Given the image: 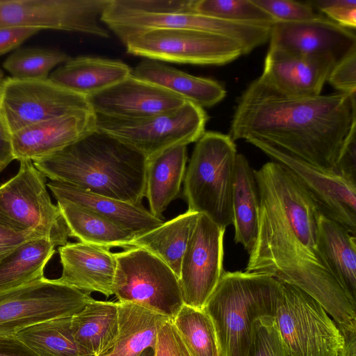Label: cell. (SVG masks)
<instances>
[{"label": "cell", "instance_id": "cell-1", "mask_svg": "<svg viewBox=\"0 0 356 356\" xmlns=\"http://www.w3.org/2000/svg\"><path fill=\"white\" fill-rule=\"evenodd\" d=\"M254 172L259 229L245 272L296 286L318 302L337 327H355L356 302L334 276L318 247V207L281 164L267 162Z\"/></svg>", "mask_w": 356, "mask_h": 356}, {"label": "cell", "instance_id": "cell-2", "mask_svg": "<svg viewBox=\"0 0 356 356\" xmlns=\"http://www.w3.org/2000/svg\"><path fill=\"white\" fill-rule=\"evenodd\" d=\"M355 122L356 93L293 96L259 76L237 100L229 136L268 157L287 155L337 174L336 161Z\"/></svg>", "mask_w": 356, "mask_h": 356}, {"label": "cell", "instance_id": "cell-3", "mask_svg": "<svg viewBox=\"0 0 356 356\" xmlns=\"http://www.w3.org/2000/svg\"><path fill=\"white\" fill-rule=\"evenodd\" d=\"M147 159L134 148L95 130L64 149L33 163L52 181L141 204Z\"/></svg>", "mask_w": 356, "mask_h": 356}, {"label": "cell", "instance_id": "cell-4", "mask_svg": "<svg viewBox=\"0 0 356 356\" xmlns=\"http://www.w3.org/2000/svg\"><path fill=\"white\" fill-rule=\"evenodd\" d=\"M279 283L266 274L224 271L202 309L212 320L220 356H248L254 323L273 316Z\"/></svg>", "mask_w": 356, "mask_h": 356}, {"label": "cell", "instance_id": "cell-5", "mask_svg": "<svg viewBox=\"0 0 356 356\" xmlns=\"http://www.w3.org/2000/svg\"><path fill=\"white\" fill-rule=\"evenodd\" d=\"M236 155L229 135L205 131L196 141L184 179L188 211L204 214L225 229L233 222Z\"/></svg>", "mask_w": 356, "mask_h": 356}, {"label": "cell", "instance_id": "cell-6", "mask_svg": "<svg viewBox=\"0 0 356 356\" xmlns=\"http://www.w3.org/2000/svg\"><path fill=\"white\" fill-rule=\"evenodd\" d=\"M273 317L291 356H339L343 342L336 323L302 290L280 280Z\"/></svg>", "mask_w": 356, "mask_h": 356}, {"label": "cell", "instance_id": "cell-7", "mask_svg": "<svg viewBox=\"0 0 356 356\" xmlns=\"http://www.w3.org/2000/svg\"><path fill=\"white\" fill-rule=\"evenodd\" d=\"M113 294L173 320L184 305L179 280L171 268L149 251L131 247L115 252Z\"/></svg>", "mask_w": 356, "mask_h": 356}, {"label": "cell", "instance_id": "cell-8", "mask_svg": "<svg viewBox=\"0 0 356 356\" xmlns=\"http://www.w3.org/2000/svg\"><path fill=\"white\" fill-rule=\"evenodd\" d=\"M96 115V130L143 154L147 159L173 146L196 142L205 132L208 116L189 102L179 108L138 119Z\"/></svg>", "mask_w": 356, "mask_h": 356}, {"label": "cell", "instance_id": "cell-9", "mask_svg": "<svg viewBox=\"0 0 356 356\" xmlns=\"http://www.w3.org/2000/svg\"><path fill=\"white\" fill-rule=\"evenodd\" d=\"M47 186L46 177L31 161H19L17 173L0 186V215L17 229L61 246L68 242L69 232Z\"/></svg>", "mask_w": 356, "mask_h": 356}, {"label": "cell", "instance_id": "cell-10", "mask_svg": "<svg viewBox=\"0 0 356 356\" xmlns=\"http://www.w3.org/2000/svg\"><path fill=\"white\" fill-rule=\"evenodd\" d=\"M124 44L129 54L175 63L222 65L243 55L241 45L230 38L190 29H150Z\"/></svg>", "mask_w": 356, "mask_h": 356}, {"label": "cell", "instance_id": "cell-11", "mask_svg": "<svg viewBox=\"0 0 356 356\" xmlns=\"http://www.w3.org/2000/svg\"><path fill=\"white\" fill-rule=\"evenodd\" d=\"M94 299L90 294L44 277L0 293V334L48 320L71 317Z\"/></svg>", "mask_w": 356, "mask_h": 356}, {"label": "cell", "instance_id": "cell-12", "mask_svg": "<svg viewBox=\"0 0 356 356\" xmlns=\"http://www.w3.org/2000/svg\"><path fill=\"white\" fill-rule=\"evenodd\" d=\"M88 111H93L88 97L49 78L19 79L8 76L0 88V113L11 134L31 124Z\"/></svg>", "mask_w": 356, "mask_h": 356}, {"label": "cell", "instance_id": "cell-13", "mask_svg": "<svg viewBox=\"0 0 356 356\" xmlns=\"http://www.w3.org/2000/svg\"><path fill=\"white\" fill-rule=\"evenodd\" d=\"M109 0H0V28L33 27L107 38L101 21Z\"/></svg>", "mask_w": 356, "mask_h": 356}, {"label": "cell", "instance_id": "cell-14", "mask_svg": "<svg viewBox=\"0 0 356 356\" xmlns=\"http://www.w3.org/2000/svg\"><path fill=\"white\" fill-rule=\"evenodd\" d=\"M225 229L200 213L184 253L179 284L184 304L202 309L223 273Z\"/></svg>", "mask_w": 356, "mask_h": 356}, {"label": "cell", "instance_id": "cell-15", "mask_svg": "<svg viewBox=\"0 0 356 356\" xmlns=\"http://www.w3.org/2000/svg\"><path fill=\"white\" fill-rule=\"evenodd\" d=\"M101 21L124 44L130 37L155 29H190L225 35L237 41L243 55L269 40L270 27L221 19L196 13H165L105 17Z\"/></svg>", "mask_w": 356, "mask_h": 356}, {"label": "cell", "instance_id": "cell-16", "mask_svg": "<svg viewBox=\"0 0 356 356\" xmlns=\"http://www.w3.org/2000/svg\"><path fill=\"white\" fill-rule=\"evenodd\" d=\"M269 44V47L298 55L337 63L356 49V37L350 29L322 15L313 19L274 24Z\"/></svg>", "mask_w": 356, "mask_h": 356}, {"label": "cell", "instance_id": "cell-17", "mask_svg": "<svg viewBox=\"0 0 356 356\" xmlns=\"http://www.w3.org/2000/svg\"><path fill=\"white\" fill-rule=\"evenodd\" d=\"M270 158L296 177L321 213L355 236L356 182L290 156L276 154Z\"/></svg>", "mask_w": 356, "mask_h": 356}, {"label": "cell", "instance_id": "cell-18", "mask_svg": "<svg viewBox=\"0 0 356 356\" xmlns=\"http://www.w3.org/2000/svg\"><path fill=\"white\" fill-rule=\"evenodd\" d=\"M88 99L95 114L120 119H138L170 112L187 101L131 74Z\"/></svg>", "mask_w": 356, "mask_h": 356}, {"label": "cell", "instance_id": "cell-19", "mask_svg": "<svg viewBox=\"0 0 356 356\" xmlns=\"http://www.w3.org/2000/svg\"><path fill=\"white\" fill-rule=\"evenodd\" d=\"M96 130L93 111L31 124L11 134L15 160L37 161L49 157Z\"/></svg>", "mask_w": 356, "mask_h": 356}, {"label": "cell", "instance_id": "cell-20", "mask_svg": "<svg viewBox=\"0 0 356 356\" xmlns=\"http://www.w3.org/2000/svg\"><path fill=\"white\" fill-rule=\"evenodd\" d=\"M336 63L329 58L307 57L269 47L260 77L285 94L316 96L321 95Z\"/></svg>", "mask_w": 356, "mask_h": 356}, {"label": "cell", "instance_id": "cell-21", "mask_svg": "<svg viewBox=\"0 0 356 356\" xmlns=\"http://www.w3.org/2000/svg\"><path fill=\"white\" fill-rule=\"evenodd\" d=\"M62 274L58 280L90 294L113 295L116 261L110 248L83 242L59 246Z\"/></svg>", "mask_w": 356, "mask_h": 356}, {"label": "cell", "instance_id": "cell-22", "mask_svg": "<svg viewBox=\"0 0 356 356\" xmlns=\"http://www.w3.org/2000/svg\"><path fill=\"white\" fill-rule=\"evenodd\" d=\"M47 186L56 200H63L82 207L103 218L140 235L164 222L141 204L102 196L58 181Z\"/></svg>", "mask_w": 356, "mask_h": 356}, {"label": "cell", "instance_id": "cell-23", "mask_svg": "<svg viewBox=\"0 0 356 356\" xmlns=\"http://www.w3.org/2000/svg\"><path fill=\"white\" fill-rule=\"evenodd\" d=\"M131 70L118 60L81 56L70 58L59 65L49 79L72 92L89 97L127 78Z\"/></svg>", "mask_w": 356, "mask_h": 356}, {"label": "cell", "instance_id": "cell-24", "mask_svg": "<svg viewBox=\"0 0 356 356\" xmlns=\"http://www.w3.org/2000/svg\"><path fill=\"white\" fill-rule=\"evenodd\" d=\"M131 75L160 86L202 108H209L226 96L218 81L193 76L151 59L142 60L132 69Z\"/></svg>", "mask_w": 356, "mask_h": 356}, {"label": "cell", "instance_id": "cell-25", "mask_svg": "<svg viewBox=\"0 0 356 356\" xmlns=\"http://www.w3.org/2000/svg\"><path fill=\"white\" fill-rule=\"evenodd\" d=\"M188 159L187 145L168 148L147 159L145 197L149 212L162 219L163 213L179 194Z\"/></svg>", "mask_w": 356, "mask_h": 356}, {"label": "cell", "instance_id": "cell-26", "mask_svg": "<svg viewBox=\"0 0 356 356\" xmlns=\"http://www.w3.org/2000/svg\"><path fill=\"white\" fill-rule=\"evenodd\" d=\"M118 302V334L113 343L98 356H138L155 348L166 316L129 302Z\"/></svg>", "mask_w": 356, "mask_h": 356}, {"label": "cell", "instance_id": "cell-27", "mask_svg": "<svg viewBox=\"0 0 356 356\" xmlns=\"http://www.w3.org/2000/svg\"><path fill=\"white\" fill-rule=\"evenodd\" d=\"M356 238L337 222L319 213L318 244L331 272L356 302Z\"/></svg>", "mask_w": 356, "mask_h": 356}, {"label": "cell", "instance_id": "cell-28", "mask_svg": "<svg viewBox=\"0 0 356 356\" xmlns=\"http://www.w3.org/2000/svg\"><path fill=\"white\" fill-rule=\"evenodd\" d=\"M254 170L246 157L237 154L232 194L234 242L248 252L252 250L259 229V197Z\"/></svg>", "mask_w": 356, "mask_h": 356}, {"label": "cell", "instance_id": "cell-29", "mask_svg": "<svg viewBox=\"0 0 356 356\" xmlns=\"http://www.w3.org/2000/svg\"><path fill=\"white\" fill-rule=\"evenodd\" d=\"M199 216L198 213L187 210L159 227L136 236L129 248H141L154 254L171 268L179 280L182 257Z\"/></svg>", "mask_w": 356, "mask_h": 356}, {"label": "cell", "instance_id": "cell-30", "mask_svg": "<svg viewBox=\"0 0 356 356\" xmlns=\"http://www.w3.org/2000/svg\"><path fill=\"white\" fill-rule=\"evenodd\" d=\"M74 339L91 356H98L118 334V302L93 300L72 316Z\"/></svg>", "mask_w": 356, "mask_h": 356}, {"label": "cell", "instance_id": "cell-31", "mask_svg": "<svg viewBox=\"0 0 356 356\" xmlns=\"http://www.w3.org/2000/svg\"><path fill=\"white\" fill-rule=\"evenodd\" d=\"M56 200L70 237L110 249H127L137 236L82 207L63 200Z\"/></svg>", "mask_w": 356, "mask_h": 356}, {"label": "cell", "instance_id": "cell-32", "mask_svg": "<svg viewBox=\"0 0 356 356\" xmlns=\"http://www.w3.org/2000/svg\"><path fill=\"white\" fill-rule=\"evenodd\" d=\"M56 245L45 237L30 240L0 263V293L42 278Z\"/></svg>", "mask_w": 356, "mask_h": 356}, {"label": "cell", "instance_id": "cell-33", "mask_svg": "<svg viewBox=\"0 0 356 356\" xmlns=\"http://www.w3.org/2000/svg\"><path fill=\"white\" fill-rule=\"evenodd\" d=\"M71 320L72 316L43 321L16 336L38 356H91L74 339Z\"/></svg>", "mask_w": 356, "mask_h": 356}, {"label": "cell", "instance_id": "cell-34", "mask_svg": "<svg viewBox=\"0 0 356 356\" xmlns=\"http://www.w3.org/2000/svg\"><path fill=\"white\" fill-rule=\"evenodd\" d=\"M172 321L193 356H216L219 350L215 328L203 309L184 305Z\"/></svg>", "mask_w": 356, "mask_h": 356}, {"label": "cell", "instance_id": "cell-35", "mask_svg": "<svg viewBox=\"0 0 356 356\" xmlns=\"http://www.w3.org/2000/svg\"><path fill=\"white\" fill-rule=\"evenodd\" d=\"M66 53L46 48H18L3 62L11 77L19 79L49 78L52 69L70 59Z\"/></svg>", "mask_w": 356, "mask_h": 356}, {"label": "cell", "instance_id": "cell-36", "mask_svg": "<svg viewBox=\"0 0 356 356\" xmlns=\"http://www.w3.org/2000/svg\"><path fill=\"white\" fill-rule=\"evenodd\" d=\"M196 13L243 24L271 27L275 22L253 0H196Z\"/></svg>", "mask_w": 356, "mask_h": 356}, {"label": "cell", "instance_id": "cell-37", "mask_svg": "<svg viewBox=\"0 0 356 356\" xmlns=\"http://www.w3.org/2000/svg\"><path fill=\"white\" fill-rule=\"evenodd\" d=\"M196 0H109L101 19L143 14L195 13Z\"/></svg>", "mask_w": 356, "mask_h": 356}, {"label": "cell", "instance_id": "cell-38", "mask_svg": "<svg viewBox=\"0 0 356 356\" xmlns=\"http://www.w3.org/2000/svg\"><path fill=\"white\" fill-rule=\"evenodd\" d=\"M248 356H291L273 316L254 321Z\"/></svg>", "mask_w": 356, "mask_h": 356}, {"label": "cell", "instance_id": "cell-39", "mask_svg": "<svg viewBox=\"0 0 356 356\" xmlns=\"http://www.w3.org/2000/svg\"><path fill=\"white\" fill-rule=\"evenodd\" d=\"M277 22H294L313 19L323 15L316 12L308 1L292 0H253Z\"/></svg>", "mask_w": 356, "mask_h": 356}, {"label": "cell", "instance_id": "cell-40", "mask_svg": "<svg viewBox=\"0 0 356 356\" xmlns=\"http://www.w3.org/2000/svg\"><path fill=\"white\" fill-rule=\"evenodd\" d=\"M328 19L348 29L356 27V0L307 1Z\"/></svg>", "mask_w": 356, "mask_h": 356}, {"label": "cell", "instance_id": "cell-41", "mask_svg": "<svg viewBox=\"0 0 356 356\" xmlns=\"http://www.w3.org/2000/svg\"><path fill=\"white\" fill-rule=\"evenodd\" d=\"M327 81L337 89V92L356 93V49L334 65Z\"/></svg>", "mask_w": 356, "mask_h": 356}, {"label": "cell", "instance_id": "cell-42", "mask_svg": "<svg viewBox=\"0 0 356 356\" xmlns=\"http://www.w3.org/2000/svg\"><path fill=\"white\" fill-rule=\"evenodd\" d=\"M154 356H193L182 341L172 320L167 321L160 327Z\"/></svg>", "mask_w": 356, "mask_h": 356}, {"label": "cell", "instance_id": "cell-43", "mask_svg": "<svg viewBox=\"0 0 356 356\" xmlns=\"http://www.w3.org/2000/svg\"><path fill=\"white\" fill-rule=\"evenodd\" d=\"M40 237L43 236L17 229L0 215V263L22 244Z\"/></svg>", "mask_w": 356, "mask_h": 356}, {"label": "cell", "instance_id": "cell-44", "mask_svg": "<svg viewBox=\"0 0 356 356\" xmlns=\"http://www.w3.org/2000/svg\"><path fill=\"white\" fill-rule=\"evenodd\" d=\"M335 167L338 175L356 182V122L341 145Z\"/></svg>", "mask_w": 356, "mask_h": 356}, {"label": "cell", "instance_id": "cell-45", "mask_svg": "<svg viewBox=\"0 0 356 356\" xmlns=\"http://www.w3.org/2000/svg\"><path fill=\"white\" fill-rule=\"evenodd\" d=\"M41 31L33 27L0 28V56L16 50L24 41Z\"/></svg>", "mask_w": 356, "mask_h": 356}, {"label": "cell", "instance_id": "cell-46", "mask_svg": "<svg viewBox=\"0 0 356 356\" xmlns=\"http://www.w3.org/2000/svg\"><path fill=\"white\" fill-rule=\"evenodd\" d=\"M0 356H38L16 335L0 334Z\"/></svg>", "mask_w": 356, "mask_h": 356}, {"label": "cell", "instance_id": "cell-47", "mask_svg": "<svg viewBox=\"0 0 356 356\" xmlns=\"http://www.w3.org/2000/svg\"><path fill=\"white\" fill-rule=\"evenodd\" d=\"M14 160L11 133L0 113V172Z\"/></svg>", "mask_w": 356, "mask_h": 356}, {"label": "cell", "instance_id": "cell-48", "mask_svg": "<svg viewBox=\"0 0 356 356\" xmlns=\"http://www.w3.org/2000/svg\"><path fill=\"white\" fill-rule=\"evenodd\" d=\"M343 338V348L339 356H356V328L339 330Z\"/></svg>", "mask_w": 356, "mask_h": 356}, {"label": "cell", "instance_id": "cell-49", "mask_svg": "<svg viewBox=\"0 0 356 356\" xmlns=\"http://www.w3.org/2000/svg\"><path fill=\"white\" fill-rule=\"evenodd\" d=\"M138 356H154V349L152 348H146Z\"/></svg>", "mask_w": 356, "mask_h": 356}, {"label": "cell", "instance_id": "cell-50", "mask_svg": "<svg viewBox=\"0 0 356 356\" xmlns=\"http://www.w3.org/2000/svg\"><path fill=\"white\" fill-rule=\"evenodd\" d=\"M4 79H5V77H4L3 72L0 69V88L2 85V83L4 81Z\"/></svg>", "mask_w": 356, "mask_h": 356}, {"label": "cell", "instance_id": "cell-51", "mask_svg": "<svg viewBox=\"0 0 356 356\" xmlns=\"http://www.w3.org/2000/svg\"><path fill=\"white\" fill-rule=\"evenodd\" d=\"M216 356H220V353H219V350H218V354L216 355Z\"/></svg>", "mask_w": 356, "mask_h": 356}]
</instances>
